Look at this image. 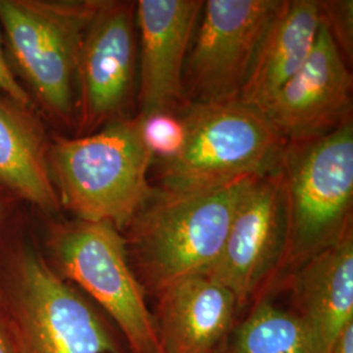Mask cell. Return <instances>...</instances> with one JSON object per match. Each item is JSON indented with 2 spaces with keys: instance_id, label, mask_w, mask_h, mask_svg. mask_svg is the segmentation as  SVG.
Returning a JSON list of instances; mask_svg holds the SVG:
<instances>
[{
  "instance_id": "cell-7",
  "label": "cell",
  "mask_w": 353,
  "mask_h": 353,
  "mask_svg": "<svg viewBox=\"0 0 353 353\" xmlns=\"http://www.w3.org/2000/svg\"><path fill=\"white\" fill-rule=\"evenodd\" d=\"M97 6L99 0H0L11 65L33 103L62 126L75 127L77 55Z\"/></svg>"
},
{
  "instance_id": "cell-22",
  "label": "cell",
  "mask_w": 353,
  "mask_h": 353,
  "mask_svg": "<svg viewBox=\"0 0 353 353\" xmlns=\"http://www.w3.org/2000/svg\"><path fill=\"white\" fill-rule=\"evenodd\" d=\"M0 353H14L12 343L10 341V336L7 334V330L4 327L1 319H0Z\"/></svg>"
},
{
  "instance_id": "cell-6",
  "label": "cell",
  "mask_w": 353,
  "mask_h": 353,
  "mask_svg": "<svg viewBox=\"0 0 353 353\" xmlns=\"http://www.w3.org/2000/svg\"><path fill=\"white\" fill-rule=\"evenodd\" d=\"M186 143L161 165L165 191H194L278 172L287 141L261 110L239 100L191 102Z\"/></svg>"
},
{
  "instance_id": "cell-3",
  "label": "cell",
  "mask_w": 353,
  "mask_h": 353,
  "mask_svg": "<svg viewBox=\"0 0 353 353\" xmlns=\"http://www.w3.org/2000/svg\"><path fill=\"white\" fill-rule=\"evenodd\" d=\"M153 157L144 145L139 115L85 137L50 141L49 169L61 208L76 220L108 223L123 232L148 202Z\"/></svg>"
},
{
  "instance_id": "cell-5",
  "label": "cell",
  "mask_w": 353,
  "mask_h": 353,
  "mask_svg": "<svg viewBox=\"0 0 353 353\" xmlns=\"http://www.w3.org/2000/svg\"><path fill=\"white\" fill-rule=\"evenodd\" d=\"M42 252L52 270L85 294L121 332L128 353H161L147 294L127 256L126 241L108 223H51Z\"/></svg>"
},
{
  "instance_id": "cell-17",
  "label": "cell",
  "mask_w": 353,
  "mask_h": 353,
  "mask_svg": "<svg viewBox=\"0 0 353 353\" xmlns=\"http://www.w3.org/2000/svg\"><path fill=\"white\" fill-rule=\"evenodd\" d=\"M240 316L220 353H316L299 319L290 312L261 299Z\"/></svg>"
},
{
  "instance_id": "cell-18",
  "label": "cell",
  "mask_w": 353,
  "mask_h": 353,
  "mask_svg": "<svg viewBox=\"0 0 353 353\" xmlns=\"http://www.w3.org/2000/svg\"><path fill=\"white\" fill-rule=\"evenodd\" d=\"M141 139L152 157L161 163L176 159L186 143V125L174 112L139 114Z\"/></svg>"
},
{
  "instance_id": "cell-14",
  "label": "cell",
  "mask_w": 353,
  "mask_h": 353,
  "mask_svg": "<svg viewBox=\"0 0 353 353\" xmlns=\"http://www.w3.org/2000/svg\"><path fill=\"white\" fill-rule=\"evenodd\" d=\"M290 310L301 323L314 352L328 353L353 322V232L318 252L284 280Z\"/></svg>"
},
{
  "instance_id": "cell-2",
  "label": "cell",
  "mask_w": 353,
  "mask_h": 353,
  "mask_svg": "<svg viewBox=\"0 0 353 353\" xmlns=\"http://www.w3.org/2000/svg\"><path fill=\"white\" fill-rule=\"evenodd\" d=\"M252 179L211 189L154 191L122 232L128 262L147 297L207 274L224 248L236 208Z\"/></svg>"
},
{
  "instance_id": "cell-20",
  "label": "cell",
  "mask_w": 353,
  "mask_h": 353,
  "mask_svg": "<svg viewBox=\"0 0 353 353\" xmlns=\"http://www.w3.org/2000/svg\"><path fill=\"white\" fill-rule=\"evenodd\" d=\"M0 94L11 99L13 101L32 108L34 106L32 97L29 96L26 87L19 81L17 76L13 72L12 65L3 49V42L0 36Z\"/></svg>"
},
{
  "instance_id": "cell-19",
  "label": "cell",
  "mask_w": 353,
  "mask_h": 353,
  "mask_svg": "<svg viewBox=\"0 0 353 353\" xmlns=\"http://www.w3.org/2000/svg\"><path fill=\"white\" fill-rule=\"evenodd\" d=\"M322 23L327 28L331 37L341 54L352 59L353 1L330 0L319 1Z\"/></svg>"
},
{
  "instance_id": "cell-16",
  "label": "cell",
  "mask_w": 353,
  "mask_h": 353,
  "mask_svg": "<svg viewBox=\"0 0 353 353\" xmlns=\"http://www.w3.org/2000/svg\"><path fill=\"white\" fill-rule=\"evenodd\" d=\"M50 141L32 108L0 94V188L46 214L61 210L49 169Z\"/></svg>"
},
{
  "instance_id": "cell-1",
  "label": "cell",
  "mask_w": 353,
  "mask_h": 353,
  "mask_svg": "<svg viewBox=\"0 0 353 353\" xmlns=\"http://www.w3.org/2000/svg\"><path fill=\"white\" fill-rule=\"evenodd\" d=\"M0 319L14 353H128L113 322L21 229L0 232Z\"/></svg>"
},
{
  "instance_id": "cell-9",
  "label": "cell",
  "mask_w": 353,
  "mask_h": 353,
  "mask_svg": "<svg viewBox=\"0 0 353 353\" xmlns=\"http://www.w3.org/2000/svg\"><path fill=\"white\" fill-rule=\"evenodd\" d=\"M281 0H207L183 71L192 102L239 100Z\"/></svg>"
},
{
  "instance_id": "cell-10",
  "label": "cell",
  "mask_w": 353,
  "mask_h": 353,
  "mask_svg": "<svg viewBox=\"0 0 353 353\" xmlns=\"http://www.w3.org/2000/svg\"><path fill=\"white\" fill-rule=\"evenodd\" d=\"M287 241L281 170L252 178L241 196L227 240L207 276L236 299L241 316L262 299L278 271Z\"/></svg>"
},
{
  "instance_id": "cell-13",
  "label": "cell",
  "mask_w": 353,
  "mask_h": 353,
  "mask_svg": "<svg viewBox=\"0 0 353 353\" xmlns=\"http://www.w3.org/2000/svg\"><path fill=\"white\" fill-rule=\"evenodd\" d=\"M154 299L161 353H220L242 316L234 296L207 275L178 281Z\"/></svg>"
},
{
  "instance_id": "cell-23",
  "label": "cell",
  "mask_w": 353,
  "mask_h": 353,
  "mask_svg": "<svg viewBox=\"0 0 353 353\" xmlns=\"http://www.w3.org/2000/svg\"><path fill=\"white\" fill-rule=\"evenodd\" d=\"M7 216V204H6V199L3 195H0V227L3 225L4 220Z\"/></svg>"
},
{
  "instance_id": "cell-15",
  "label": "cell",
  "mask_w": 353,
  "mask_h": 353,
  "mask_svg": "<svg viewBox=\"0 0 353 353\" xmlns=\"http://www.w3.org/2000/svg\"><path fill=\"white\" fill-rule=\"evenodd\" d=\"M321 24L319 1L281 0L241 89L239 101L262 112L307 61Z\"/></svg>"
},
{
  "instance_id": "cell-12",
  "label": "cell",
  "mask_w": 353,
  "mask_h": 353,
  "mask_svg": "<svg viewBox=\"0 0 353 353\" xmlns=\"http://www.w3.org/2000/svg\"><path fill=\"white\" fill-rule=\"evenodd\" d=\"M203 4L201 0L135 1L140 114L174 112L183 100V71Z\"/></svg>"
},
{
  "instance_id": "cell-21",
  "label": "cell",
  "mask_w": 353,
  "mask_h": 353,
  "mask_svg": "<svg viewBox=\"0 0 353 353\" xmlns=\"http://www.w3.org/2000/svg\"><path fill=\"white\" fill-rule=\"evenodd\" d=\"M328 353H353V322L341 330Z\"/></svg>"
},
{
  "instance_id": "cell-11",
  "label": "cell",
  "mask_w": 353,
  "mask_h": 353,
  "mask_svg": "<svg viewBox=\"0 0 353 353\" xmlns=\"http://www.w3.org/2000/svg\"><path fill=\"white\" fill-rule=\"evenodd\" d=\"M352 76L322 23L301 70L262 110L287 143L325 135L350 117Z\"/></svg>"
},
{
  "instance_id": "cell-8",
  "label": "cell",
  "mask_w": 353,
  "mask_h": 353,
  "mask_svg": "<svg viewBox=\"0 0 353 353\" xmlns=\"http://www.w3.org/2000/svg\"><path fill=\"white\" fill-rule=\"evenodd\" d=\"M137 75L135 3L99 0L76 64L77 137L127 119Z\"/></svg>"
},
{
  "instance_id": "cell-4",
  "label": "cell",
  "mask_w": 353,
  "mask_h": 353,
  "mask_svg": "<svg viewBox=\"0 0 353 353\" xmlns=\"http://www.w3.org/2000/svg\"><path fill=\"white\" fill-rule=\"evenodd\" d=\"M280 170L287 202L285 249L268 290L352 230L353 123L348 118L325 135L288 143Z\"/></svg>"
}]
</instances>
